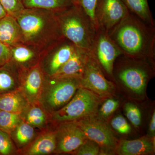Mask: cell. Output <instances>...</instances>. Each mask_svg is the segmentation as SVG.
Masks as SVG:
<instances>
[{
    "mask_svg": "<svg viewBox=\"0 0 155 155\" xmlns=\"http://www.w3.org/2000/svg\"><path fill=\"white\" fill-rule=\"evenodd\" d=\"M29 103L19 90L0 94V110L20 114Z\"/></svg>",
    "mask_w": 155,
    "mask_h": 155,
    "instance_id": "obj_22",
    "label": "cell"
},
{
    "mask_svg": "<svg viewBox=\"0 0 155 155\" xmlns=\"http://www.w3.org/2000/svg\"><path fill=\"white\" fill-rule=\"evenodd\" d=\"M100 97L91 91L80 87L66 105L50 114L51 122L58 125L95 115L101 101Z\"/></svg>",
    "mask_w": 155,
    "mask_h": 155,
    "instance_id": "obj_5",
    "label": "cell"
},
{
    "mask_svg": "<svg viewBox=\"0 0 155 155\" xmlns=\"http://www.w3.org/2000/svg\"><path fill=\"white\" fill-rule=\"evenodd\" d=\"M0 41L11 47L22 43V31L17 19L8 14L0 19Z\"/></svg>",
    "mask_w": 155,
    "mask_h": 155,
    "instance_id": "obj_18",
    "label": "cell"
},
{
    "mask_svg": "<svg viewBox=\"0 0 155 155\" xmlns=\"http://www.w3.org/2000/svg\"><path fill=\"white\" fill-rule=\"evenodd\" d=\"M98 0H71L73 5L78 8L90 20L96 30L100 29L96 16Z\"/></svg>",
    "mask_w": 155,
    "mask_h": 155,
    "instance_id": "obj_25",
    "label": "cell"
},
{
    "mask_svg": "<svg viewBox=\"0 0 155 155\" xmlns=\"http://www.w3.org/2000/svg\"><path fill=\"white\" fill-rule=\"evenodd\" d=\"M25 8L59 12L73 5L71 0H22Z\"/></svg>",
    "mask_w": 155,
    "mask_h": 155,
    "instance_id": "obj_23",
    "label": "cell"
},
{
    "mask_svg": "<svg viewBox=\"0 0 155 155\" xmlns=\"http://www.w3.org/2000/svg\"><path fill=\"white\" fill-rule=\"evenodd\" d=\"M89 53L76 47L69 60L53 76L81 77L84 71Z\"/></svg>",
    "mask_w": 155,
    "mask_h": 155,
    "instance_id": "obj_16",
    "label": "cell"
},
{
    "mask_svg": "<svg viewBox=\"0 0 155 155\" xmlns=\"http://www.w3.org/2000/svg\"><path fill=\"white\" fill-rule=\"evenodd\" d=\"M154 28L129 12L108 34L123 55L132 59L144 60L153 58Z\"/></svg>",
    "mask_w": 155,
    "mask_h": 155,
    "instance_id": "obj_1",
    "label": "cell"
},
{
    "mask_svg": "<svg viewBox=\"0 0 155 155\" xmlns=\"http://www.w3.org/2000/svg\"><path fill=\"white\" fill-rule=\"evenodd\" d=\"M119 104V101L114 99H108L106 100L99 110L100 116L104 118L109 117L116 110Z\"/></svg>",
    "mask_w": 155,
    "mask_h": 155,
    "instance_id": "obj_32",
    "label": "cell"
},
{
    "mask_svg": "<svg viewBox=\"0 0 155 155\" xmlns=\"http://www.w3.org/2000/svg\"><path fill=\"white\" fill-rule=\"evenodd\" d=\"M11 58V47L0 41V67L10 62Z\"/></svg>",
    "mask_w": 155,
    "mask_h": 155,
    "instance_id": "obj_33",
    "label": "cell"
},
{
    "mask_svg": "<svg viewBox=\"0 0 155 155\" xmlns=\"http://www.w3.org/2000/svg\"><path fill=\"white\" fill-rule=\"evenodd\" d=\"M118 72L119 80L136 94H143L150 77L149 69L144 62L130 61Z\"/></svg>",
    "mask_w": 155,
    "mask_h": 155,
    "instance_id": "obj_12",
    "label": "cell"
},
{
    "mask_svg": "<svg viewBox=\"0 0 155 155\" xmlns=\"http://www.w3.org/2000/svg\"><path fill=\"white\" fill-rule=\"evenodd\" d=\"M129 12L122 0H98L97 21L101 30L109 34Z\"/></svg>",
    "mask_w": 155,
    "mask_h": 155,
    "instance_id": "obj_10",
    "label": "cell"
},
{
    "mask_svg": "<svg viewBox=\"0 0 155 155\" xmlns=\"http://www.w3.org/2000/svg\"><path fill=\"white\" fill-rule=\"evenodd\" d=\"M45 75L39 65L21 70L19 90L29 104H38Z\"/></svg>",
    "mask_w": 155,
    "mask_h": 155,
    "instance_id": "obj_13",
    "label": "cell"
},
{
    "mask_svg": "<svg viewBox=\"0 0 155 155\" xmlns=\"http://www.w3.org/2000/svg\"><path fill=\"white\" fill-rule=\"evenodd\" d=\"M81 85L100 97L109 96L115 91L114 83L105 77L91 52L87 55L84 71L81 77Z\"/></svg>",
    "mask_w": 155,
    "mask_h": 155,
    "instance_id": "obj_7",
    "label": "cell"
},
{
    "mask_svg": "<svg viewBox=\"0 0 155 155\" xmlns=\"http://www.w3.org/2000/svg\"><path fill=\"white\" fill-rule=\"evenodd\" d=\"M55 14L63 36L77 48L91 52L97 31L84 14L72 5Z\"/></svg>",
    "mask_w": 155,
    "mask_h": 155,
    "instance_id": "obj_3",
    "label": "cell"
},
{
    "mask_svg": "<svg viewBox=\"0 0 155 155\" xmlns=\"http://www.w3.org/2000/svg\"><path fill=\"white\" fill-rule=\"evenodd\" d=\"M7 14L16 18L25 9L22 0H0Z\"/></svg>",
    "mask_w": 155,
    "mask_h": 155,
    "instance_id": "obj_28",
    "label": "cell"
},
{
    "mask_svg": "<svg viewBox=\"0 0 155 155\" xmlns=\"http://www.w3.org/2000/svg\"><path fill=\"white\" fill-rule=\"evenodd\" d=\"M73 153L74 154L78 155H100L101 153V149L97 143L87 139Z\"/></svg>",
    "mask_w": 155,
    "mask_h": 155,
    "instance_id": "obj_29",
    "label": "cell"
},
{
    "mask_svg": "<svg viewBox=\"0 0 155 155\" xmlns=\"http://www.w3.org/2000/svg\"><path fill=\"white\" fill-rule=\"evenodd\" d=\"M83 131L88 139L99 145L101 153H111L116 150V139L110 128L102 119L94 115L73 121Z\"/></svg>",
    "mask_w": 155,
    "mask_h": 155,
    "instance_id": "obj_6",
    "label": "cell"
},
{
    "mask_svg": "<svg viewBox=\"0 0 155 155\" xmlns=\"http://www.w3.org/2000/svg\"><path fill=\"white\" fill-rule=\"evenodd\" d=\"M56 147L55 131L50 128L42 131L28 146L19 153L25 155H45L54 153Z\"/></svg>",
    "mask_w": 155,
    "mask_h": 155,
    "instance_id": "obj_15",
    "label": "cell"
},
{
    "mask_svg": "<svg viewBox=\"0 0 155 155\" xmlns=\"http://www.w3.org/2000/svg\"><path fill=\"white\" fill-rule=\"evenodd\" d=\"M11 61L19 69H28L39 64L42 54L33 47L23 43L11 47Z\"/></svg>",
    "mask_w": 155,
    "mask_h": 155,
    "instance_id": "obj_14",
    "label": "cell"
},
{
    "mask_svg": "<svg viewBox=\"0 0 155 155\" xmlns=\"http://www.w3.org/2000/svg\"><path fill=\"white\" fill-rule=\"evenodd\" d=\"M111 126L116 131L122 134L130 133L131 127L123 116L119 115L112 120Z\"/></svg>",
    "mask_w": 155,
    "mask_h": 155,
    "instance_id": "obj_31",
    "label": "cell"
},
{
    "mask_svg": "<svg viewBox=\"0 0 155 155\" xmlns=\"http://www.w3.org/2000/svg\"><path fill=\"white\" fill-rule=\"evenodd\" d=\"M55 131V153L74 152L87 139L83 131L73 122L58 124Z\"/></svg>",
    "mask_w": 155,
    "mask_h": 155,
    "instance_id": "obj_11",
    "label": "cell"
},
{
    "mask_svg": "<svg viewBox=\"0 0 155 155\" xmlns=\"http://www.w3.org/2000/svg\"><path fill=\"white\" fill-rule=\"evenodd\" d=\"M125 115L127 119L136 127L141 123V114L138 107L132 103H127L125 106Z\"/></svg>",
    "mask_w": 155,
    "mask_h": 155,
    "instance_id": "obj_30",
    "label": "cell"
},
{
    "mask_svg": "<svg viewBox=\"0 0 155 155\" xmlns=\"http://www.w3.org/2000/svg\"><path fill=\"white\" fill-rule=\"evenodd\" d=\"M149 133L152 137H154L155 134V113H153L149 126Z\"/></svg>",
    "mask_w": 155,
    "mask_h": 155,
    "instance_id": "obj_34",
    "label": "cell"
},
{
    "mask_svg": "<svg viewBox=\"0 0 155 155\" xmlns=\"http://www.w3.org/2000/svg\"><path fill=\"white\" fill-rule=\"evenodd\" d=\"M20 72L11 61L0 67V94L19 90Z\"/></svg>",
    "mask_w": 155,
    "mask_h": 155,
    "instance_id": "obj_20",
    "label": "cell"
},
{
    "mask_svg": "<svg viewBox=\"0 0 155 155\" xmlns=\"http://www.w3.org/2000/svg\"><path fill=\"white\" fill-rule=\"evenodd\" d=\"M20 115L23 121L36 129L44 131L50 128V114L39 103L28 104Z\"/></svg>",
    "mask_w": 155,
    "mask_h": 155,
    "instance_id": "obj_17",
    "label": "cell"
},
{
    "mask_svg": "<svg viewBox=\"0 0 155 155\" xmlns=\"http://www.w3.org/2000/svg\"><path fill=\"white\" fill-rule=\"evenodd\" d=\"M130 13L148 25L154 27L147 0H122Z\"/></svg>",
    "mask_w": 155,
    "mask_h": 155,
    "instance_id": "obj_24",
    "label": "cell"
},
{
    "mask_svg": "<svg viewBox=\"0 0 155 155\" xmlns=\"http://www.w3.org/2000/svg\"><path fill=\"white\" fill-rule=\"evenodd\" d=\"M8 15L7 12L0 3V19Z\"/></svg>",
    "mask_w": 155,
    "mask_h": 155,
    "instance_id": "obj_35",
    "label": "cell"
},
{
    "mask_svg": "<svg viewBox=\"0 0 155 155\" xmlns=\"http://www.w3.org/2000/svg\"><path fill=\"white\" fill-rule=\"evenodd\" d=\"M91 53L101 69L111 76L114 75L115 61L123 55L108 33L100 29L96 33Z\"/></svg>",
    "mask_w": 155,
    "mask_h": 155,
    "instance_id": "obj_8",
    "label": "cell"
},
{
    "mask_svg": "<svg viewBox=\"0 0 155 155\" xmlns=\"http://www.w3.org/2000/svg\"><path fill=\"white\" fill-rule=\"evenodd\" d=\"M20 114L0 110V130L10 134L22 121Z\"/></svg>",
    "mask_w": 155,
    "mask_h": 155,
    "instance_id": "obj_26",
    "label": "cell"
},
{
    "mask_svg": "<svg viewBox=\"0 0 155 155\" xmlns=\"http://www.w3.org/2000/svg\"><path fill=\"white\" fill-rule=\"evenodd\" d=\"M81 87V78L45 75L39 104L50 114L69 102Z\"/></svg>",
    "mask_w": 155,
    "mask_h": 155,
    "instance_id": "obj_4",
    "label": "cell"
},
{
    "mask_svg": "<svg viewBox=\"0 0 155 155\" xmlns=\"http://www.w3.org/2000/svg\"><path fill=\"white\" fill-rule=\"evenodd\" d=\"M36 128L22 120L10 135L17 152L28 146L38 135Z\"/></svg>",
    "mask_w": 155,
    "mask_h": 155,
    "instance_id": "obj_21",
    "label": "cell"
},
{
    "mask_svg": "<svg viewBox=\"0 0 155 155\" xmlns=\"http://www.w3.org/2000/svg\"><path fill=\"white\" fill-rule=\"evenodd\" d=\"M116 150L119 155L149 154L153 153L154 151V143L146 137L134 140H122Z\"/></svg>",
    "mask_w": 155,
    "mask_h": 155,
    "instance_id": "obj_19",
    "label": "cell"
},
{
    "mask_svg": "<svg viewBox=\"0 0 155 155\" xmlns=\"http://www.w3.org/2000/svg\"><path fill=\"white\" fill-rule=\"evenodd\" d=\"M16 19L22 31V43L35 48L42 54L65 38L55 12L25 8Z\"/></svg>",
    "mask_w": 155,
    "mask_h": 155,
    "instance_id": "obj_2",
    "label": "cell"
},
{
    "mask_svg": "<svg viewBox=\"0 0 155 155\" xmlns=\"http://www.w3.org/2000/svg\"><path fill=\"white\" fill-rule=\"evenodd\" d=\"M76 46L64 38L41 54L39 66L45 75L53 76L69 59Z\"/></svg>",
    "mask_w": 155,
    "mask_h": 155,
    "instance_id": "obj_9",
    "label": "cell"
},
{
    "mask_svg": "<svg viewBox=\"0 0 155 155\" xmlns=\"http://www.w3.org/2000/svg\"><path fill=\"white\" fill-rule=\"evenodd\" d=\"M17 153L11 136L8 133L0 130V155H12Z\"/></svg>",
    "mask_w": 155,
    "mask_h": 155,
    "instance_id": "obj_27",
    "label": "cell"
}]
</instances>
